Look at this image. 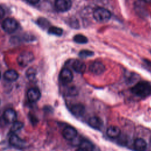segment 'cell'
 I'll list each match as a JSON object with an SVG mask.
<instances>
[{"instance_id":"30bf717a","label":"cell","mask_w":151,"mask_h":151,"mask_svg":"<svg viewBox=\"0 0 151 151\" xmlns=\"http://www.w3.org/2000/svg\"><path fill=\"white\" fill-rule=\"evenodd\" d=\"M3 117L4 120L7 123H13L17 120V114L15 110L12 109H7L5 110Z\"/></svg>"},{"instance_id":"ffe728a7","label":"cell","mask_w":151,"mask_h":151,"mask_svg":"<svg viewBox=\"0 0 151 151\" xmlns=\"http://www.w3.org/2000/svg\"><path fill=\"white\" fill-rule=\"evenodd\" d=\"M24 126V123L19 121L15 120L14 122H13V124L11 128V132L12 133H15L16 132H18Z\"/></svg>"},{"instance_id":"7a4b0ae2","label":"cell","mask_w":151,"mask_h":151,"mask_svg":"<svg viewBox=\"0 0 151 151\" xmlns=\"http://www.w3.org/2000/svg\"><path fill=\"white\" fill-rule=\"evenodd\" d=\"M93 17L96 21L99 22H106L110 19L111 13L108 9L99 7L94 10Z\"/></svg>"},{"instance_id":"7402d4cb","label":"cell","mask_w":151,"mask_h":151,"mask_svg":"<svg viewBox=\"0 0 151 151\" xmlns=\"http://www.w3.org/2000/svg\"><path fill=\"white\" fill-rule=\"evenodd\" d=\"M37 24L40 27H41L42 28H45L48 27L50 25L49 21L44 18H38L37 20Z\"/></svg>"},{"instance_id":"44dd1931","label":"cell","mask_w":151,"mask_h":151,"mask_svg":"<svg viewBox=\"0 0 151 151\" xmlns=\"http://www.w3.org/2000/svg\"><path fill=\"white\" fill-rule=\"evenodd\" d=\"M74 41L78 44H86L88 41L87 38L82 34H77L73 38Z\"/></svg>"},{"instance_id":"3957f363","label":"cell","mask_w":151,"mask_h":151,"mask_svg":"<svg viewBox=\"0 0 151 151\" xmlns=\"http://www.w3.org/2000/svg\"><path fill=\"white\" fill-rule=\"evenodd\" d=\"M34 60V55L30 51L22 52L17 57L18 64L21 67H25L32 63Z\"/></svg>"},{"instance_id":"f546056e","label":"cell","mask_w":151,"mask_h":151,"mask_svg":"<svg viewBox=\"0 0 151 151\" xmlns=\"http://www.w3.org/2000/svg\"><path fill=\"white\" fill-rule=\"evenodd\" d=\"M0 104H1V100H0Z\"/></svg>"},{"instance_id":"4fadbf2b","label":"cell","mask_w":151,"mask_h":151,"mask_svg":"<svg viewBox=\"0 0 151 151\" xmlns=\"http://www.w3.org/2000/svg\"><path fill=\"white\" fill-rule=\"evenodd\" d=\"M19 75L17 71L13 69L6 71L4 74V78L8 81H14L18 78Z\"/></svg>"},{"instance_id":"cb8c5ba5","label":"cell","mask_w":151,"mask_h":151,"mask_svg":"<svg viewBox=\"0 0 151 151\" xmlns=\"http://www.w3.org/2000/svg\"><path fill=\"white\" fill-rule=\"evenodd\" d=\"M35 74H36V71L33 68H29L26 73L27 77L31 79V78H34L35 77Z\"/></svg>"},{"instance_id":"6da1fadb","label":"cell","mask_w":151,"mask_h":151,"mask_svg":"<svg viewBox=\"0 0 151 151\" xmlns=\"http://www.w3.org/2000/svg\"><path fill=\"white\" fill-rule=\"evenodd\" d=\"M131 91L139 97H145L151 93V85L147 81H140L131 88Z\"/></svg>"},{"instance_id":"8fae6325","label":"cell","mask_w":151,"mask_h":151,"mask_svg":"<svg viewBox=\"0 0 151 151\" xmlns=\"http://www.w3.org/2000/svg\"><path fill=\"white\" fill-rule=\"evenodd\" d=\"M77 134V132L74 127H66L63 130V136L67 140H74Z\"/></svg>"},{"instance_id":"8992f818","label":"cell","mask_w":151,"mask_h":151,"mask_svg":"<svg viewBox=\"0 0 151 151\" xmlns=\"http://www.w3.org/2000/svg\"><path fill=\"white\" fill-rule=\"evenodd\" d=\"M71 0H55V8L58 12H66L71 8Z\"/></svg>"},{"instance_id":"5bb4252c","label":"cell","mask_w":151,"mask_h":151,"mask_svg":"<svg viewBox=\"0 0 151 151\" xmlns=\"http://www.w3.org/2000/svg\"><path fill=\"white\" fill-rule=\"evenodd\" d=\"M72 67L76 72L80 74L84 73L86 69V65L85 63L80 60H76L74 61Z\"/></svg>"},{"instance_id":"f1b7e54d","label":"cell","mask_w":151,"mask_h":151,"mask_svg":"<svg viewBox=\"0 0 151 151\" xmlns=\"http://www.w3.org/2000/svg\"><path fill=\"white\" fill-rule=\"evenodd\" d=\"M1 73L0 72V79H1Z\"/></svg>"},{"instance_id":"7c38bea8","label":"cell","mask_w":151,"mask_h":151,"mask_svg":"<svg viewBox=\"0 0 151 151\" xmlns=\"http://www.w3.org/2000/svg\"><path fill=\"white\" fill-rule=\"evenodd\" d=\"M88 123L90 127L97 130L100 129L103 125V120L97 116H93L90 117L88 119Z\"/></svg>"},{"instance_id":"e0dca14e","label":"cell","mask_w":151,"mask_h":151,"mask_svg":"<svg viewBox=\"0 0 151 151\" xmlns=\"http://www.w3.org/2000/svg\"><path fill=\"white\" fill-rule=\"evenodd\" d=\"M93 149H94V146L91 142L87 140H83L80 142L79 147L78 149L80 150L90 151V150H93Z\"/></svg>"},{"instance_id":"d6986e66","label":"cell","mask_w":151,"mask_h":151,"mask_svg":"<svg viewBox=\"0 0 151 151\" xmlns=\"http://www.w3.org/2000/svg\"><path fill=\"white\" fill-rule=\"evenodd\" d=\"M63 31L61 28L54 27V26L49 27L48 30V32L50 34H52V35H57V36L61 35L63 34Z\"/></svg>"},{"instance_id":"277c9868","label":"cell","mask_w":151,"mask_h":151,"mask_svg":"<svg viewBox=\"0 0 151 151\" xmlns=\"http://www.w3.org/2000/svg\"><path fill=\"white\" fill-rule=\"evenodd\" d=\"M18 27L17 21L12 18H7L5 19L2 23V28L3 30L9 34L14 32Z\"/></svg>"},{"instance_id":"9c48e42d","label":"cell","mask_w":151,"mask_h":151,"mask_svg":"<svg viewBox=\"0 0 151 151\" xmlns=\"http://www.w3.org/2000/svg\"><path fill=\"white\" fill-rule=\"evenodd\" d=\"M41 97V92L37 87H31L27 91L28 100L31 103L37 102Z\"/></svg>"},{"instance_id":"ba28073f","label":"cell","mask_w":151,"mask_h":151,"mask_svg":"<svg viewBox=\"0 0 151 151\" xmlns=\"http://www.w3.org/2000/svg\"><path fill=\"white\" fill-rule=\"evenodd\" d=\"M106 70L104 65L99 61H94L90 64L89 70L95 75H100L103 74Z\"/></svg>"},{"instance_id":"4316f807","label":"cell","mask_w":151,"mask_h":151,"mask_svg":"<svg viewBox=\"0 0 151 151\" xmlns=\"http://www.w3.org/2000/svg\"><path fill=\"white\" fill-rule=\"evenodd\" d=\"M27 1L31 4H36L40 1V0H27Z\"/></svg>"},{"instance_id":"d4e9b609","label":"cell","mask_w":151,"mask_h":151,"mask_svg":"<svg viewBox=\"0 0 151 151\" xmlns=\"http://www.w3.org/2000/svg\"><path fill=\"white\" fill-rule=\"evenodd\" d=\"M76 93H77V91L76 90V89H74V88H71V89L69 90V92H68L69 95L74 96V95H76Z\"/></svg>"},{"instance_id":"484cf974","label":"cell","mask_w":151,"mask_h":151,"mask_svg":"<svg viewBox=\"0 0 151 151\" xmlns=\"http://www.w3.org/2000/svg\"><path fill=\"white\" fill-rule=\"evenodd\" d=\"M4 15H5V11L3 9V8L0 6V19L3 18Z\"/></svg>"},{"instance_id":"ac0fdd59","label":"cell","mask_w":151,"mask_h":151,"mask_svg":"<svg viewBox=\"0 0 151 151\" xmlns=\"http://www.w3.org/2000/svg\"><path fill=\"white\" fill-rule=\"evenodd\" d=\"M134 147L136 150H144L147 147V143L144 139L142 138H137L134 140Z\"/></svg>"},{"instance_id":"52a82bcc","label":"cell","mask_w":151,"mask_h":151,"mask_svg":"<svg viewBox=\"0 0 151 151\" xmlns=\"http://www.w3.org/2000/svg\"><path fill=\"white\" fill-rule=\"evenodd\" d=\"M60 80L63 84H68L71 83L73 78V76L72 74V72L68 68H63L59 76Z\"/></svg>"},{"instance_id":"2e32d148","label":"cell","mask_w":151,"mask_h":151,"mask_svg":"<svg viewBox=\"0 0 151 151\" xmlns=\"http://www.w3.org/2000/svg\"><path fill=\"white\" fill-rule=\"evenodd\" d=\"M107 135L111 138H116L120 134V129L115 126H111L107 129Z\"/></svg>"},{"instance_id":"4dcf8cb0","label":"cell","mask_w":151,"mask_h":151,"mask_svg":"<svg viewBox=\"0 0 151 151\" xmlns=\"http://www.w3.org/2000/svg\"><path fill=\"white\" fill-rule=\"evenodd\" d=\"M150 53H151V50H150Z\"/></svg>"},{"instance_id":"9a60e30c","label":"cell","mask_w":151,"mask_h":151,"mask_svg":"<svg viewBox=\"0 0 151 151\" xmlns=\"http://www.w3.org/2000/svg\"><path fill=\"white\" fill-rule=\"evenodd\" d=\"M71 113L76 116H82L85 111V108L84 106H83L81 104H76L73 106H72L70 108Z\"/></svg>"},{"instance_id":"83f0119b","label":"cell","mask_w":151,"mask_h":151,"mask_svg":"<svg viewBox=\"0 0 151 151\" xmlns=\"http://www.w3.org/2000/svg\"><path fill=\"white\" fill-rule=\"evenodd\" d=\"M145 2H151V0H143Z\"/></svg>"},{"instance_id":"5b68a950","label":"cell","mask_w":151,"mask_h":151,"mask_svg":"<svg viewBox=\"0 0 151 151\" xmlns=\"http://www.w3.org/2000/svg\"><path fill=\"white\" fill-rule=\"evenodd\" d=\"M9 142L11 146L17 149H24L27 146L26 142L14 134V133H12L10 136Z\"/></svg>"},{"instance_id":"603a6c76","label":"cell","mask_w":151,"mask_h":151,"mask_svg":"<svg viewBox=\"0 0 151 151\" xmlns=\"http://www.w3.org/2000/svg\"><path fill=\"white\" fill-rule=\"evenodd\" d=\"M93 54H94V52L93 51L87 50H81L79 53V55L81 58H86L88 57H90V56H92Z\"/></svg>"}]
</instances>
